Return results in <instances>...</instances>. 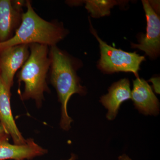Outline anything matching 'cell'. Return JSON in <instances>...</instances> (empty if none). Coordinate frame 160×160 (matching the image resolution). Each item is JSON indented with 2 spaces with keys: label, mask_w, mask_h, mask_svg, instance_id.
<instances>
[{
  "label": "cell",
  "mask_w": 160,
  "mask_h": 160,
  "mask_svg": "<svg viewBox=\"0 0 160 160\" xmlns=\"http://www.w3.org/2000/svg\"><path fill=\"white\" fill-rule=\"evenodd\" d=\"M10 90L0 77V123L6 134L11 136L14 144L23 145L27 139L23 137L13 118L10 105Z\"/></svg>",
  "instance_id": "30bf717a"
},
{
  "label": "cell",
  "mask_w": 160,
  "mask_h": 160,
  "mask_svg": "<svg viewBox=\"0 0 160 160\" xmlns=\"http://www.w3.org/2000/svg\"><path fill=\"white\" fill-rule=\"evenodd\" d=\"M81 2L85 3L86 9L90 13L91 17L95 18L109 15L110 13V9L119 3L117 1L106 0H87Z\"/></svg>",
  "instance_id": "7c38bea8"
},
{
  "label": "cell",
  "mask_w": 160,
  "mask_h": 160,
  "mask_svg": "<svg viewBox=\"0 0 160 160\" xmlns=\"http://www.w3.org/2000/svg\"><path fill=\"white\" fill-rule=\"evenodd\" d=\"M75 158L74 156H72L71 157V158H69V159L66 160H75Z\"/></svg>",
  "instance_id": "e0dca14e"
},
{
  "label": "cell",
  "mask_w": 160,
  "mask_h": 160,
  "mask_svg": "<svg viewBox=\"0 0 160 160\" xmlns=\"http://www.w3.org/2000/svg\"><path fill=\"white\" fill-rule=\"evenodd\" d=\"M131 98L130 83L128 79H122L112 84L108 89V93L100 99V102L108 110L107 118L114 120L122 103Z\"/></svg>",
  "instance_id": "8fae6325"
},
{
  "label": "cell",
  "mask_w": 160,
  "mask_h": 160,
  "mask_svg": "<svg viewBox=\"0 0 160 160\" xmlns=\"http://www.w3.org/2000/svg\"><path fill=\"white\" fill-rule=\"evenodd\" d=\"M47 149L39 146L32 138L23 145L10 144L7 136L0 139V160H31L44 155Z\"/></svg>",
  "instance_id": "ba28073f"
},
{
  "label": "cell",
  "mask_w": 160,
  "mask_h": 160,
  "mask_svg": "<svg viewBox=\"0 0 160 160\" xmlns=\"http://www.w3.org/2000/svg\"><path fill=\"white\" fill-rule=\"evenodd\" d=\"M131 99L140 113L153 116L158 115L159 113V100L146 80L137 78L133 81Z\"/></svg>",
  "instance_id": "9c48e42d"
},
{
  "label": "cell",
  "mask_w": 160,
  "mask_h": 160,
  "mask_svg": "<svg viewBox=\"0 0 160 160\" xmlns=\"http://www.w3.org/2000/svg\"><path fill=\"white\" fill-rule=\"evenodd\" d=\"M30 55L29 45L21 44L0 51V77L10 89L13 79Z\"/></svg>",
  "instance_id": "8992f818"
},
{
  "label": "cell",
  "mask_w": 160,
  "mask_h": 160,
  "mask_svg": "<svg viewBox=\"0 0 160 160\" xmlns=\"http://www.w3.org/2000/svg\"><path fill=\"white\" fill-rule=\"evenodd\" d=\"M152 9L158 14L160 12V1H148Z\"/></svg>",
  "instance_id": "5bb4252c"
},
{
  "label": "cell",
  "mask_w": 160,
  "mask_h": 160,
  "mask_svg": "<svg viewBox=\"0 0 160 160\" xmlns=\"http://www.w3.org/2000/svg\"><path fill=\"white\" fill-rule=\"evenodd\" d=\"M8 135L6 134L5 129H4L0 123V139H2V138L5 137L7 136Z\"/></svg>",
  "instance_id": "9a60e30c"
},
{
  "label": "cell",
  "mask_w": 160,
  "mask_h": 160,
  "mask_svg": "<svg viewBox=\"0 0 160 160\" xmlns=\"http://www.w3.org/2000/svg\"><path fill=\"white\" fill-rule=\"evenodd\" d=\"M118 160H132V159L127 155L124 154L119 157Z\"/></svg>",
  "instance_id": "2e32d148"
},
{
  "label": "cell",
  "mask_w": 160,
  "mask_h": 160,
  "mask_svg": "<svg viewBox=\"0 0 160 160\" xmlns=\"http://www.w3.org/2000/svg\"><path fill=\"white\" fill-rule=\"evenodd\" d=\"M149 82H151L153 84V87L155 91L157 93H160V78L153 77L149 80Z\"/></svg>",
  "instance_id": "4fadbf2b"
},
{
  "label": "cell",
  "mask_w": 160,
  "mask_h": 160,
  "mask_svg": "<svg viewBox=\"0 0 160 160\" xmlns=\"http://www.w3.org/2000/svg\"><path fill=\"white\" fill-rule=\"evenodd\" d=\"M26 11L24 12L22 22L13 37L0 43V51L21 44H39L49 47L57 46L69 33L62 23L57 21L48 22L36 13L31 2L26 1Z\"/></svg>",
  "instance_id": "7a4b0ae2"
},
{
  "label": "cell",
  "mask_w": 160,
  "mask_h": 160,
  "mask_svg": "<svg viewBox=\"0 0 160 160\" xmlns=\"http://www.w3.org/2000/svg\"><path fill=\"white\" fill-rule=\"evenodd\" d=\"M147 21L146 33L141 36L139 43H131V47L144 51L152 59L158 57L160 52L159 16L149 5V1H142Z\"/></svg>",
  "instance_id": "5b68a950"
},
{
  "label": "cell",
  "mask_w": 160,
  "mask_h": 160,
  "mask_svg": "<svg viewBox=\"0 0 160 160\" xmlns=\"http://www.w3.org/2000/svg\"><path fill=\"white\" fill-rule=\"evenodd\" d=\"M49 48L50 82L56 90L61 104L60 127L63 130L68 131L73 122L68 114V102L72 95L77 93L83 96L87 93V89L81 85V80L77 72L82 66V62L57 46Z\"/></svg>",
  "instance_id": "6da1fadb"
},
{
  "label": "cell",
  "mask_w": 160,
  "mask_h": 160,
  "mask_svg": "<svg viewBox=\"0 0 160 160\" xmlns=\"http://www.w3.org/2000/svg\"><path fill=\"white\" fill-rule=\"evenodd\" d=\"M30 55L17 73L18 82L24 83L22 101L32 99L38 108L42 106L45 92L50 90L47 83L50 60L49 46L39 44H29Z\"/></svg>",
  "instance_id": "3957f363"
},
{
  "label": "cell",
  "mask_w": 160,
  "mask_h": 160,
  "mask_svg": "<svg viewBox=\"0 0 160 160\" xmlns=\"http://www.w3.org/2000/svg\"><path fill=\"white\" fill-rule=\"evenodd\" d=\"M26 1L0 0V43L13 37L22 22Z\"/></svg>",
  "instance_id": "52a82bcc"
},
{
  "label": "cell",
  "mask_w": 160,
  "mask_h": 160,
  "mask_svg": "<svg viewBox=\"0 0 160 160\" xmlns=\"http://www.w3.org/2000/svg\"><path fill=\"white\" fill-rule=\"evenodd\" d=\"M90 22V32L96 38L99 43L101 58L98 62V67L105 73L111 74L119 72H130L138 77L139 70L145 57L138 54L136 52H130L123 51L109 46L101 39Z\"/></svg>",
  "instance_id": "277c9868"
}]
</instances>
